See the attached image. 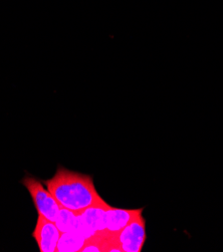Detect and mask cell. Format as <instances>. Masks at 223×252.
Instances as JSON below:
<instances>
[{
	"mask_svg": "<svg viewBox=\"0 0 223 252\" xmlns=\"http://www.w3.org/2000/svg\"><path fill=\"white\" fill-rule=\"evenodd\" d=\"M86 241L87 237L81 230L62 233L57 252H81Z\"/></svg>",
	"mask_w": 223,
	"mask_h": 252,
	"instance_id": "obj_7",
	"label": "cell"
},
{
	"mask_svg": "<svg viewBox=\"0 0 223 252\" xmlns=\"http://www.w3.org/2000/svg\"><path fill=\"white\" fill-rule=\"evenodd\" d=\"M55 223L58 226L61 233L80 230L79 215L76 212L70 211L64 207H61Z\"/></svg>",
	"mask_w": 223,
	"mask_h": 252,
	"instance_id": "obj_8",
	"label": "cell"
},
{
	"mask_svg": "<svg viewBox=\"0 0 223 252\" xmlns=\"http://www.w3.org/2000/svg\"><path fill=\"white\" fill-rule=\"evenodd\" d=\"M32 235L36 241L40 252H57L62 233L55 222L38 215Z\"/></svg>",
	"mask_w": 223,
	"mask_h": 252,
	"instance_id": "obj_5",
	"label": "cell"
},
{
	"mask_svg": "<svg viewBox=\"0 0 223 252\" xmlns=\"http://www.w3.org/2000/svg\"><path fill=\"white\" fill-rule=\"evenodd\" d=\"M110 205L105 202L78 212L80 230L88 238L95 235H104L106 230V211Z\"/></svg>",
	"mask_w": 223,
	"mask_h": 252,
	"instance_id": "obj_3",
	"label": "cell"
},
{
	"mask_svg": "<svg viewBox=\"0 0 223 252\" xmlns=\"http://www.w3.org/2000/svg\"><path fill=\"white\" fill-rule=\"evenodd\" d=\"M22 184L30 192L37 214L56 222L61 205L58 203L53 194L48 191V189L44 188L41 182L33 177H26L22 180Z\"/></svg>",
	"mask_w": 223,
	"mask_h": 252,
	"instance_id": "obj_2",
	"label": "cell"
},
{
	"mask_svg": "<svg viewBox=\"0 0 223 252\" xmlns=\"http://www.w3.org/2000/svg\"><path fill=\"white\" fill-rule=\"evenodd\" d=\"M117 236L124 252H141L147 237L142 214L135 217Z\"/></svg>",
	"mask_w": 223,
	"mask_h": 252,
	"instance_id": "obj_4",
	"label": "cell"
},
{
	"mask_svg": "<svg viewBox=\"0 0 223 252\" xmlns=\"http://www.w3.org/2000/svg\"><path fill=\"white\" fill-rule=\"evenodd\" d=\"M43 183L61 207L76 213L106 202L97 193L90 175L59 167L54 177Z\"/></svg>",
	"mask_w": 223,
	"mask_h": 252,
	"instance_id": "obj_1",
	"label": "cell"
},
{
	"mask_svg": "<svg viewBox=\"0 0 223 252\" xmlns=\"http://www.w3.org/2000/svg\"><path fill=\"white\" fill-rule=\"evenodd\" d=\"M144 209H121L109 206L106 211L105 236L118 235Z\"/></svg>",
	"mask_w": 223,
	"mask_h": 252,
	"instance_id": "obj_6",
	"label": "cell"
}]
</instances>
